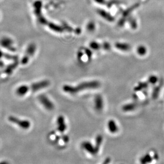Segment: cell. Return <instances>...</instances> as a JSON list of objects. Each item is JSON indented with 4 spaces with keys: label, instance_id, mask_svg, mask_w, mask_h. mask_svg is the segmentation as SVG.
I'll return each mask as SVG.
<instances>
[{
    "label": "cell",
    "instance_id": "6da1fadb",
    "mask_svg": "<svg viewBox=\"0 0 164 164\" xmlns=\"http://www.w3.org/2000/svg\"><path fill=\"white\" fill-rule=\"evenodd\" d=\"M100 87V83L97 81H92L89 82H84L78 85L77 87H73L69 85H65L63 90L67 93L75 94L85 89H95Z\"/></svg>",
    "mask_w": 164,
    "mask_h": 164
},
{
    "label": "cell",
    "instance_id": "7a4b0ae2",
    "mask_svg": "<svg viewBox=\"0 0 164 164\" xmlns=\"http://www.w3.org/2000/svg\"><path fill=\"white\" fill-rule=\"evenodd\" d=\"M36 51V44L34 43L30 44L28 45V47H27L25 54L24 57L22 60V64H26L28 63L29 60L34 57Z\"/></svg>",
    "mask_w": 164,
    "mask_h": 164
},
{
    "label": "cell",
    "instance_id": "3957f363",
    "mask_svg": "<svg viewBox=\"0 0 164 164\" xmlns=\"http://www.w3.org/2000/svg\"><path fill=\"white\" fill-rule=\"evenodd\" d=\"M0 45L6 49L11 51H15L16 47L14 41L11 37L3 36L0 39Z\"/></svg>",
    "mask_w": 164,
    "mask_h": 164
},
{
    "label": "cell",
    "instance_id": "277c9868",
    "mask_svg": "<svg viewBox=\"0 0 164 164\" xmlns=\"http://www.w3.org/2000/svg\"><path fill=\"white\" fill-rule=\"evenodd\" d=\"M50 85L49 81L47 80H43V81H40L38 82H35L32 84L31 87H30L31 91H32L34 92H36L40 90L49 87Z\"/></svg>",
    "mask_w": 164,
    "mask_h": 164
},
{
    "label": "cell",
    "instance_id": "5b68a950",
    "mask_svg": "<svg viewBox=\"0 0 164 164\" xmlns=\"http://www.w3.org/2000/svg\"><path fill=\"white\" fill-rule=\"evenodd\" d=\"M38 99L40 103L47 109L51 110L54 108L53 103L45 95H40L38 96Z\"/></svg>",
    "mask_w": 164,
    "mask_h": 164
},
{
    "label": "cell",
    "instance_id": "8992f818",
    "mask_svg": "<svg viewBox=\"0 0 164 164\" xmlns=\"http://www.w3.org/2000/svg\"><path fill=\"white\" fill-rule=\"evenodd\" d=\"M30 87H28V85H25V84H22L20 85L17 87L16 89V95L20 97H22V96H26L29 92L31 91Z\"/></svg>",
    "mask_w": 164,
    "mask_h": 164
},
{
    "label": "cell",
    "instance_id": "52a82bcc",
    "mask_svg": "<svg viewBox=\"0 0 164 164\" xmlns=\"http://www.w3.org/2000/svg\"><path fill=\"white\" fill-rule=\"evenodd\" d=\"M95 107L98 110H100L103 108V100L100 96H97L95 98Z\"/></svg>",
    "mask_w": 164,
    "mask_h": 164
},
{
    "label": "cell",
    "instance_id": "ba28073f",
    "mask_svg": "<svg viewBox=\"0 0 164 164\" xmlns=\"http://www.w3.org/2000/svg\"><path fill=\"white\" fill-rule=\"evenodd\" d=\"M108 126L109 127V130L112 133H115L117 132L118 128L117 125L116 124L115 121H109L108 124Z\"/></svg>",
    "mask_w": 164,
    "mask_h": 164
},
{
    "label": "cell",
    "instance_id": "9c48e42d",
    "mask_svg": "<svg viewBox=\"0 0 164 164\" xmlns=\"http://www.w3.org/2000/svg\"><path fill=\"white\" fill-rule=\"evenodd\" d=\"M115 47L116 48H117L118 49L121 50L122 51H128L130 49V45L127 44L118 43L116 44Z\"/></svg>",
    "mask_w": 164,
    "mask_h": 164
},
{
    "label": "cell",
    "instance_id": "30bf717a",
    "mask_svg": "<svg viewBox=\"0 0 164 164\" xmlns=\"http://www.w3.org/2000/svg\"><path fill=\"white\" fill-rule=\"evenodd\" d=\"M99 15H100L101 16H102L103 17V18L105 19L106 20H108V21H110L112 22L114 19H113V17H112V16L110 15H109V14H107V13H105V11H99Z\"/></svg>",
    "mask_w": 164,
    "mask_h": 164
},
{
    "label": "cell",
    "instance_id": "8fae6325",
    "mask_svg": "<svg viewBox=\"0 0 164 164\" xmlns=\"http://www.w3.org/2000/svg\"><path fill=\"white\" fill-rule=\"evenodd\" d=\"M147 51V50L146 49V47H144L143 45L139 46L137 49V52L141 56H143V55L146 54Z\"/></svg>",
    "mask_w": 164,
    "mask_h": 164
},
{
    "label": "cell",
    "instance_id": "7c38bea8",
    "mask_svg": "<svg viewBox=\"0 0 164 164\" xmlns=\"http://www.w3.org/2000/svg\"><path fill=\"white\" fill-rule=\"evenodd\" d=\"M152 161V158L149 155H146V156H144V157H143V158L142 159V163H144V164H148V163H149V162Z\"/></svg>",
    "mask_w": 164,
    "mask_h": 164
},
{
    "label": "cell",
    "instance_id": "4fadbf2b",
    "mask_svg": "<svg viewBox=\"0 0 164 164\" xmlns=\"http://www.w3.org/2000/svg\"><path fill=\"white\" fill-rule=\"evenodd\" d=\"M50 27L52 30H54V31H57V32H62V28H61L60 27H59L58 26H56V25L52 24L50 26Z\"/></svg>",
    "mask_w": 164,
    "mask_h": 164
},
{
    "label": "cell",
    "instance_id": "5bb4252c",
    "mask_svg": "<svg viewBox=\"0 0 164 164\" xmlns=\"http://www.w3.org/2000/svg\"><path fill=\"white\" fill-rule=\"evenodd\" d=\"M157 81H158V78L157 76H154V75H152L151 76H150V77L149 78V82L151 83H156Z\"/></svg>",
    "mask_w": 164,
    "mask_h": 164
},
{
    "label": "cell",
    "instance_id": "9a60e30c",
    "mask_svg": "<svg viewBox=\"0 0 164 164\" xmlns=\"http://www.w3.org/2000/svg\"><path fill=\"white\" fill-rule=\"evenodd\" d=\"M90 47L93 49L98 50L100 48V45L96 42H92L90 44Z\"/></svg>",
    "mask_w": 164,
    "mask_h": 164
},
{
    "label": "cell",
    "instance_id": "2e32d148",
    "mask_svg": "<svg viewBox=\"0 0 164 164\" xmlns=\"http://www.w3.org/2000/svg\"><path fill=\"white\" fill-rule=\"evenodd\" d=\"M134 108V105H125L124 107V110H132Z\"/></svg>",
    "mask_w": 164,
    "mask_h": 164
},
{
    "label": "cell",
    "instance_id": "e0dca14e",
    "mask_svg": "<svg viewBox=\"0 0 164 164\" xmlns=\"http://www.w3.org/2000/svg\"><path fill=\"white\" fill-rule=\"evenodd\" d=\"M3 51H1V50H0V59H1L2 57H3Z\"/></svg>",
    "mask_w": 164,
    "mask_h": 164
}]
</instances>
